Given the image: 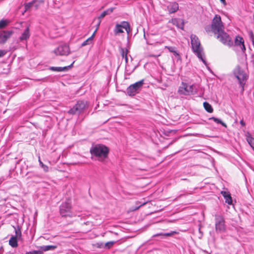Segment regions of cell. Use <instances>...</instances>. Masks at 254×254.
Masks as SVG:
<instances>
[{"instance_id": "ffe728a7", "label": "cell", "mask_w": 254, "mask_h": 254, "mask_svg": "<svg viewBox=\"0 0 254 254\" xmlns=\"http://www.w3.org/2000/svg\"><path fill=\"white\" fill-rule=\"evenodd\" d=\"M247 140L248 143H249V145H250V146H251L254 150V138L251 137H248L247 138Z\"/></svg>"}, {"instance_id": "277c9868", "label": "cell", "mask_w": 254, "mask_h": 254, "mask_svg": "<svg viewBox=\"0 0 254 254\" xmlns=\"http://www.w3.org/2000/svg\"><path fill=\"white\" fill-rule=\"evenodd\" d=\"M234 74L238 81H239L241 85L244 86L247 80V76L246 72L240 67H237L234 71Z\"/></svg>"}, {"instance_id": "3957f363", "label": "cell", "mask_w": 254, "mask_h": 254, "mask_svg": "<svg viewBox=\"0 0 254 254\" xmlns=\"http://www.w3.org/2000/svg\"><path fill=\"white\" fill-rule=\"evenodd\" d=\"M109 153V149L107 146L103 145H97L93 146L91 149L92 156L101 160H104L107 157Z\"/></svg>"}, {"instance_id": "2e32d148", "label": "cell", "mask_w": 254, "mask_h": 254, "mask_svg": "<svg viewBox=\"0 0 254 254\" xmlns=\"http://www.w3.org/2000/svg\"><path fill=\"white\" fill-rule=\"evenodd\" d=\"M9 244L12 247L15 248L18 246V238L16 236L12 237L9 241Z\"/></svg>"}, {"instance_id": "44dd1931", "label": "cell", "mask_w": 254, "mask_h": 254, "mask_svg": "<svg viewBox=\"0 0 254 254\" xmlns=\"http://www.w3.org/2000/svg\"><path fill=\"white\" fill-rule=\"evenodd\" d=\"M218 225H217V227L218 228V230H222L223 229V227H224V222L222 221V219H218Z\"/></svg>"}, {"instance_id": "d6986e66", "label": "cell", "mask_w": 254, "mask_h": 254, "mask_svg": "<svg viewBox=\"0 0 254 254\" xmlns=\"http://www.w3.org/2000/svg\"><path fill=\"white\" fill-rule=\"evenodd\" d=\"M29 29H27L25 31V32H24L23 34L22 35V37H21V39L22 40H25V39H27L29 38Z\"/></svg>"}, {"instance_id": "8992f818", "label": "cell", "mask_w": 254, "mask_h": 254, "mask_svg": "<svg viewBox=\"0 0 254 254\" xmlns=\"http://www.w3.org/2000/svg\"><path fill=\"white\" fill-rule=\"evenodd\" d=\"M123 29H125L128 33H129L130 31V24L126 22H122L120 25H117L115 28V32L116 34H119L124 33Z\"/></svg>"}, {"instance_id": "ac0fdd59", "label": "cell", "mask_w": 254, "mask_h": 254, "mask_svg": "<svg viewBox=\"0 0 254 254\" xmlns=\"http://www.w3.org/2000/svg\"><path fill=\"white\" fill-rule=\"evenodd\" d=\"M97 30H98V29H96V30L94 31V33H93V35H92V36L90 37V38H88V39H87V40L85 41V42H84V43L83 44V46H85V45L89 44L91 43V42H92V41H93V39L94 38L95 35L96 34Z\"/></svg>"}, {"instance_id": "6da1fadb", "label": "cell", "mask_w": 254, "mask_h": 254, "mask_svg": "<svg viewBox=\"0 0 254 254\" xmlns=\"http://www.w3.org/2000/svg\"><path fill=\"white\" fill-rule=\"evenodd\" d=\"M210 31L214 34L220 42L227 46H231L233 45V41L229 35L226 33L225 27L222 22L220 16L216 15L212 20V23L210 27Z\"/></svg>"}, {"instance_id": "e0dca14e", "label": "cell", "mask_w": 254, "mask_h": 254, "mask_svg": "<svg viewBox=\"0 0 254 254\" xmlns=\"http://www.w3.org/2000/svg\"><path fill=\"white\" fill-rule=\"evenodd\" d=\"M204 107L208 112L210 113L213 112V111H214L213 108L208 103L204 102Z\"/></svg>"}, {"instance_id": "7402d4cb", "label": "cell", "mask_w": 254, "mask_h": 254, "mask_svg": "<svg viewBox=\"0 0 254 254\" xmlns=\"http://www.w3.org/2000/svg\"><path fill=\"white\" fill-rule=\"evenodd\" d=\"M9 23V22L7 20H2L1 22V27L2 29H3V27H5V26H7Z\"/></svg>"}, {"instance_id": "5b68a950", "label": "cell", "mask_w": 254, "mask_h": 254, "mask_svg": "<svg viewBox=\"0 0 254 254\" xmlns=\"http://www.w3.org/2000/svg\"><path fill=\"white\" fill-rule=\"evenodd\" d=\"M143 81H139L138 83L132 84L127 89V93L129 95L133 96L137 94V93L141 90V88L143 85Z\"/></svg>"}, {"instance_id": "d4e9b609", "label": "cell", "mask_w": 254, "mask_h": 254, "mask_svg": "<svg viewBox=\"0 0 254 254\" xmlns=\"http://www.w3.org/2000/svg\"><path fill=\"white\" fill-rule=\"evenodd\" d=\"M220 1H221L222 2V3H224L225 4L226 2L225 1V0H220Z\"/></svg>"}, {"instance_id": "7c38bea8", "label": "cell", "mask_w": 254, "mask_h": 254, "mask_svg": "<svg viewBox=\"0 0 254 254\" xmlns=\"http://www.w3.org/2000/svg\"><path fill=\"white\" fill-rule=\"evenodd\" d=\"M74 63V62H73V63L71 64V65H70V66H68L67 67H51V68H50V69L51 70H54V71H56V72H62V71H66V70H70L71 68L73 67V66Z\"/></svg>"}, {"instance_id": "cb8c5ba5", "label": "cell", "mask_w": 254, "mask_h": 254, "mask_svg": "<svg viewBox=\"0 0 254 254\" xmlns=\"http://www.w3.org/2000/svg\"><path fill=\"white\" fill-rule=\"evenodd\" d=\"M113 10V9H110V10H108V11H105V12H103V14L100 15V18H103V17L105 16L106 15H108V14H110V12H112Z\"/></svg>"}, {"instance_id": "5bb4252c", "label": "cell", "mask_w": 254, "mask_h": 254, "mask_svg": "<svg viewBox=\"0 0 254 254\" xmlns=\"http://www.w3.org/2000/svg\"><path fill=\"white\" fill-rule=\"evenodd\" d=\"M222 194L223 197H225L226 201V203L228 204H232V197H231V195H230V194L229 193L223 191V192H222Z\"/></svg>"}, {"instance_id": "9c48e42d", "label": "cell", "mask_w": 254, "mask_h": 254, "mask_svg": "<svg viewBox=\"0 0 254 254\" xmlns=\"http://www.w3.org/2000/svg\"><path fill=\"white\" fill-rule=\"evenodd\" d=\"M171 22L173 25L178 27L179 29H184V26L185 24L184 20L180 19H172Z\"/></svg>"}, {"instance_id": "4fadbf2b", "label": "cell", "mask_w": 254, "mask_h": 254, "mask_svg": "<svg viewBox=\"0 0 254 254\" xmlns=\"http://www.w3.org/2000/svg\"><path fill=\"white\" fill-rule=\"evenodd\" d=\"M179 9L178 4L176 3H172L168 6V11L169 13H174Z\"/></svg>"}, {"instance_id": "52a82bcc", "label": "cell", "mask_w": 254, "mask_h": 254, "mask_svg": "<svg viewBox=\"0 0 254 254\" xmlns=\"http://www.w3.org/2000/svg\"><path fill=\"white\" fill-rule=\"evenodd\" d=\"M54 52L57 55H68L70 53V49L67 45H63L57 48Z\"/></svg>"}, {"instance_id": "7a4b0ae2", "label": "cell", "mask_w": 254, "mask_h": 254, "mask_svg": "<svg viewBox=\"0 0 254 254\" xmlns=\"http://www.w3.org/2000/svg\"><path fill=\"white\" fill-rule=\"evenodd\" d=\"M190 42L192 49L195 54L204 62H205L204 53L200 39L196 35H192L190 37Z\"/></svg>"}, {"instance_id": "ba28073f", "label": "cell", "mask_w": 254, "mask_h": 254, "mask_svg": "<svg viewBox=\"0 0 254 254\" xmlns=\"http://www.w3.org/2000/svg\"><path fill=\"white\" fill-rule=\"evenodd\" d=\"M85 106V104L83 102H80L74 108H72L70 111H69V113L72 114H77V113H80L84 109Z\"/></svg>"}, {"instance_id": "603a6c76", "label": "cell", "mask_w": 254, "mask_h": 254, "mask_svg": "<svg viewBox=\"0 0 254 254\" xmlns=\"http://www.w3.org/2000/svg\"><path fill=\"white\" fill-rule=\"evenodd\" d=\"M212 119L214 120L215 122H216V123H218V124H219L221 125L222 126H224L225 127H226V125L225 124V123H223L222 121L220 120L219 119H216V118H212Z\"/></svg>"}, {"instance_id": "8fae6325", "label": "cell", "mask_w": 254, "mask_h": 254, "mask_svg": "<svg viewBox=\"0 0 254 254\" xmlns=\"http://www.w3.org/2000/svg\"><path fill=\"white\" fill-rule=\"evenodd\" d=\"M12 35V33L10 31H3L1 34V43H4L9 38L11 35Z\"/></svg>"}, {"instance_id": "9a60e30c", "label": "cell", "mask_w": 254, "mask_h": 254, "mask_svg": "<svg viewBox=\"0 0 254 254\" xmlns=\"http://www.w3.org/2000/svg\"><path fill=\"white\" fill-rule=\"evenodd\" d=\"M180 91L182 93H183L185 94H189L192 91V89H190V86L187 85H183L182 87L180 88Z\"/></svg>"}, {"instance_id": "30bf717a", "label": "cell", "mask_w": 254, "mask_h": 254, "mask_svg": "<svg viewBox=\"0 0 254 254\" xmlns=\"http://www.w3.org/2000/svg\"><path fill=\"white\" fill-rule=\"evenodd\" d=\"M235 44L237 46H239L244 51L246 50L245 48V46L244 41L243 38H242V37L238 36L236 37V38L235 39Z\"/></svg>"}]
</instances>
